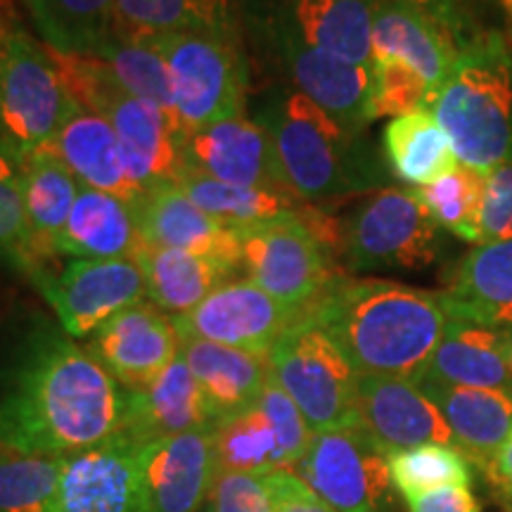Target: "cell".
I'll return each mask as SVG.
<instances>
[{
    "label": "cell",
    "mask_w": 512,
    "mask_h": 512,
    "mask_svg": "<svg viewBox=\"0 0 512 512\" xmlns=\"http://www.w3.org/2000/svg\"><path fill=\"white\" fill-rule=\"evenodd\" d=\"M128 389L62 328L36 325L0 368V446L69 456L124 427Z\"/></svg>",
    "instance_id": "6da1fadb"
},
{
    "label": "cell",
    "mask_w": 512,
    "mask_h": 512,
    "mask_svg": "<svg viewBox=\"0 0 512 512\" xmlns=\"http://www.w3.org/2000/svg\"><path fill=\"white\" fill-rule=\"evenodd\" d=\"M309 316L361 377L415 382L451 323L441 292L392 280H335Z\"/></svg>",
    "instance_id": "7a4b0ae2"
},
{
    "label": "cell",
    "mask_w": 512,
    "mask_h": 512,
    "mask_svg": "<svg viewBox=\"0 0 512 512\" xmlns=\"http://www.w3.org/2000/svg\"><path fill=\"white\" fill-rule=\"evenodd\" d=\"M456 159L486 176L512 157V55L491 31L460 46L451 76L427 107Z\"/></svg>",
    "instance_id": "3957f363"
},
{
    "label": "cell",
    "mask_w": 512,
    "mask_h": 512,
    "mask_svg": "<svg viewBox=\"0 0 512 512\" xmlns=\"http://www.w3.org/2000/svg\"><path fill=\"white\" fill-rule=\"evenodd\" d=\"M285 188L297 200L316 202L375 185L373 162L351 133L299 91L275 102L266 119Z\"/></svg>",
    "instance_id": "277c9868"
},
{
    "label": "cell",
    "mask_w": 512,
    "mask_h": 512,
    "mask_svg": "<svg viewBox=\"0 0 512 512\" xmlns=\"http://www.w3.org/2000/svg\"><path fill=\"white\" fill-rule=\"evenodd\" d=\"M79 110L50 48L19 24L0 29V152L34 155Z\"/></svg>",
    "instance_id": "5b68a950"
},
{
    "label": "cell",
    "mask_w": 512,
    "mask_h": 512,
    "mask_svg": "<svg viewBox=\"0 0 512 512\" xmlns=\"http://www.w3.org/2000/svg\"><path fill=\"white\" fill-rule=\"evenodd\" d=\"M235 235L242 273L280 304L309 313L335 285L328 256L330 219L318 211L302 207Z\"/></svg>",
    "instance_id": "8992f818"
},
{
    "label": "cell",
    "mask_w": 512,
    "mask_h": 512,
    "mask_svg": "<svg viewBox=\"0 0 512 512\" xmlns=\"http://www.w3.org/2000/svg\"><path fill=\"white\" fill-rule=\"evenodd\" d=\"M138 41L164 57L174 81V112L188 133L245 114L247 64L240 34L174 31Z\"/></svg>",
    "instance_id": "52a82bcc"
},
{
    "label": "cell",
    "mask_w": 512,
    "mask_h": 512,
    "mask_svg": "<svg viewBox=\"0 0 512 512\" xmlns=\"http://www.w3.org/2000/svg\"><path fill=\"white\" fill-rule=\"evenodd\" d=\"M268 366L273 380L297 403L313 434L356 422L361 375L309 313L273 344Z\"/></svg>",
    "instance_id": "ba28073f"
},
{
    "label": "cell",
    "mask_w": 512,
    "mask_h": 512,
    "mask_svg": "<svg viewBox=\"0 0 512 512\" xmlns=\"http://www.w3.org/2000/svg\"><path fill=\"white\" fill-rule=\"evenodd\" d=\"M441 228L415 190L389 188L361 204L347 223L344 249L356 271H420L439 259Z\"/></svg>",
    "instance_id": "9c48e42d"
},
{
    "label": "cell",
    "mask_w": 512,
    "mask_h": 512,
    "mask_svg": "<svg viewBox=\"0 0 512 512\" xmlns=\"http://www.w3.org/2000/svg\"><path fill=\"white\" fill-rule=\"evenodd\" d=\"M292 472L337 512H384L394 491L387 451L358 422L313 434Z\"/></svg>",
    "instance_id": "30bf717a"
},
{
    "label": "cell",
    "mask_w": 512,
    "mask_h": 512,
    "mask_svg": "<svg viewBox=\"0 0 512 512\" xmlns=\"http://www.w3.org/2000/svg\"><path fill=\"white\" fill-rule=\"evenodd\" d=\"M38 290L72 339L91 337L107 320L143 302L145 278L133 259H72L60 271L34 275Z\"/></svg>",
    "instance_id": "8fae6325"
},
{
    "label": "cell",
    "mask_w": 512,
    "mask_h": 512,
    "mask_svg": "<svg viewBox=\"0 0 512 512\" xmlns=\"http://www.w3.org/2000/svg\"><path fill=\"white\" fill-rule=\"evenodd\" d=\"M306 313L280 304L247 278L228 280L190 311L174 316L178 339H202L252 354H264Z\"/></svg>",
    "instance_id": "7c38bea8"
},
{
    "label": "cell",
    "mask_w": 512,
    "mask_h": 512,
    "mask_svg": "<svg viewBox=\"0 0 512 512\" xmlns=\"http://www.w3.org/2000/svg\"><path fill=\"white\" fill-rule=\"evenodd\" d=\"M143 446L117 432L62 456L55 512H147Z\"/></svg>",
    "instance_id": "4fadbf2b"
},
{
    "label": "cell",
    "mask_w": 512,
    "mask_h": 512,
    "mask_svg": "<svg viewBox=\"0 0 512 512\" xmlns=\"http://www.w3.org/2000/svg\"><path fill=\"white\" fill-rule=\"evenodd\" d=\"M86 349L121 387L138 392L176 361L181 339L169 313L152 302H138L93 332Z\"/></svg>",
    "instance_id": "5bb4252c"
},
{
    "label": "cell",
    "mask_w": 512,
    "mask_h": 512,
    "mask_svg": "<svg viewBox=\"0 0 512 512\" xmlns=\"http://www.w3.org/2000/svg\"><path fill=\"white\" fill-rule=\"evenodd\" d=\"M275 50L297 91L330 114L339 126L361 133L368 124V100L373 88V64H351L323 50L306 46L285 31L266 27Z\"/></svg>",
    "instance_id": "9a60e30c"
},
{
    "label": "cell",
    "mask_w": 512,
    "mask_h": 512,
    "mask_svg": "<svg viewBox=\"0 0 512 512\" xmlns=\"http://www.w3.org/2000/svg\"><path fill=\"white\" fill-rule=\"evenodd\" d=\"M185 169L223 183L290 192L266 126L245 114L190 131L185 138Z\"/></svg>",
    "instance_id": "2e32d148"
},
{
    "label": "cell",
    "mask_w": 512,
    "mask_h": 512,
    "mask_svg": "<svg viewBox=\"0 0 512 512\" xmlns=\"http://www.w3.org/2000/svg\"><path fill=\"white\" fill-rule=\"evenodd\" d=\"M356 422L387 453L422 444L456 446L437 403L418 382L403 377H361Z\"/></svg>",
    "instance_id": "e0dca14e"
},
{
    "label": "cell",
    "mask_w": 512,
    "mask_h": 512,
    "mask_svg": "<svg viewBox=\"0 0 512 512\" xmlns=\"http://www.w3.org/2000/svg\"><path fill=\"white\" fill-rule=\"evenodd\" d=\"M216 453L211 430L166 437L143 446L147 512H200L214 486Z\"/></svg>",
    "instance_id": "ac0fdd59"
},
{
    "label": "cell",
    "mask_w": 512,
    "mask_h": 512,
    "mask_svg": "<svg viewBox=\"0 0 512 512\" xmlns=\"http://www.w3.org/2000/svg\"><path fill=\"white\" fill-rule=\"evenodd\" d=\"M131 204L140 242L207 256L242 271L238 235L204 214L178 185L140 192Z\"/></svg>",
    "instance_id": "d6986e66"
},
{
    "label": "cell",
    "mask_w": 512,
    "mask_h": 512,
    "mask_svg": "<svg viewBox=\"0 0 512 512\" xmlns=\"http://www.w3.org/2000/svg\"><path fill=\"white\" fill-rule=\"evenodd\" d=\"M456 36V31L413 5L373 0V60L406 64L432 88V98L458 62Z\"/></svg>",
    "instance_id": "ffe728a7"
},
{
    "label": "cell",
    "mask_w": 512,
    "mask_h": 512,
    "mask_svg": "<svg viewBox=\"0 0 512 512\" xmlns=\"http://www.w3.org/2000/svg\"><path fill=\"white\" fill-rule=\"evenodd\" d=\"M266 27L351 64H373V0H275Z\"/></svg>",
    "instance_id": "44dd1931"
},
{
    "label": "cell",
    "mask_w": 512,
    "mask_h": 512,
    "mask_svg": "<svg viewBox=\"0 0 512 512\" xmlns=\"http://www.w3.org/2000/svg\"><path fill=\"white\" fill-rule=\"evenodd\" d=\"M214 427L216 422L211 418L200 384L178 351L176 361L155 382L138 392H128L126 420L119 432L138 444H152L176 434Z\"/></svg>",
    "instance_id": "7402d4cb"
},
{
    "label": "cell",
    "mask_w": 512,
    "mask_h": 512,
    "mask_svg": "<svg viewBox=\"0 0 512 512\" xmlns=\"http://www.w3.org/2000/svg\"><path fill=\"white\" fill-rule=\"evenodd\" d=\"M448 318L484 328H512V240L477 245L441 290Z\"/></svg>",
    "instance_id": "603a6c76"
},
{
    "label": "cell",
    "mask_w": 512,
    "mask_h": 512,
    "mask_svg": "<svg viewBox=\"0 0 512 512\" xmlns=\"http://www.w3.org/2000/svg\"><path fill=\"white\" fill-rule=\"evenodd\" d=\"M444 415L453 441L467 460L486 470L512 432V389H475L418 380Z\"/></svg>",
    "instance_id": "cb8c5ba5"
},
{
    "label": "cell",
    "mask_w": 512,
    "mask_h": 512,
    "mask_svg": "<svg viewBox=\"0 0 512 512\" xmlns=\"http://www.w3.org/2000/svg\"><path fill=\"white\" fill-rule=\"evenodd\" d=\"M181 356L200 384L216 425L252 408L271 380V366L264 354L202 339H181Z\"/></svg>",
    "instance_id": "d4e9b609"
},
{
    "label": "cell",
    "mask_w": 512,
    "mask_h": 512,
    "mask_svg": "<svg viewBox=\"0 0 512 512\" xmlns=\"http://www.w3.org/2000/svg\"><path fill=\"white\" fill-rule=\"evenodd\" d=\"M43 152L60 159L86 188L110 192L128 202L138 197L121 164L117 133L100 114L79 110L43 147Z\"/></svg>",
    "instance_id": "484cf974"
},
{
    "label": "cell",
    "mask_w": 512,
    "mask_h": 512,
    "mask_svg": "<svg viewBox=\"0 0 512 512\" xmlns=\"http://www.w3.org/2000/svg\"><path fill=\"white\" fill-rule=\"evenodd\" d=\"M145 278L147 302L169 313L181 316L209 297L216 287L235 280L238 271L216 259L181 252L171 247H155L140 242L131 256Z\"/></svg>",
    "instance_id": "4316f807"
},
{
    "label": "cell",
    "mask_w": 512,
    "mask_h": 512,
    "mask_svg": "<svg viewBox=\"0 0 512 512\" xmlns=\"http://www.w3.org/2000/svg\"><path fill=\"white\" fill-rule=\"evenodd\" d=\"M19 188L31 245L41 266L48 268L83 185L60 159L41 150L19 159Z\"/></svg>",
    "instance_id": "83f0119b"
},
{
    "label": "cell",
    "mask_w": 512,
    "mask_h": 512,
    "mask_svg": "<svg viewBox=\"0 0 512 512\" xmlns=\"http://www.w3.org/2000/svg\"><path fill=\"white\" fill-rule=\"evenodd\" d=\"M138 245L133 204L83 185L55 252L72 259H131Z\"/></svg>",
    "instance_id": "f1b7e54d"
},
{
    "label": "cell",
    "mask_w": 512,
    "mask_h": 512,
    "mask_svg": "<svg viewBox=\"0 0 512 512\" xmlns=\"http://www.w3.org/2000/svg\"><path fill=\"white\" fill-rule=\"evenodd\" d=\"M420 380L475 389H512L501 330L451 318Z\"/></svg>",
    "instance_id": "f546056e"
},
{
    "label": "cell",
    "mask_w": 512,
    "mask_h": 512,
    "mask_svg": "<svg viewBox=\"0 0 512 512\" xmlns=\"http://www.w3.org/2000/svg\"><path fill=\"white\" fill-rule=\"evenodd\" d=\"M384 159L396 181L422 188L456 166V152L430 110L396 117L382 133Z\"/></svg>",
    "instance_id": "4dcf8cb0"
},
{
    "label": "cell",
    "mask_w": 512,
    "mask_h": 512,
    "mask_svg": "<svg viewBox=\"0 0 512 512\" xmlns=\"http://www.w3.org/2000/svg\"><path fill=\"white\" fill-rule=\"evenodd\" d=\"M238 0H117L114 36L152 38L174 31L238 34Z\"/></svg>",
    "instance_id": "1f68e13d"
},
{
    "label": "cell",
    "mask_w": 512,
    "mask_h": 512,
    "mask_svg": "<svg viewBox=\"0 0 512 512\" xmlns=\"http://www.w3.org/2000/svg\"><path fill=\"white\" fill-rule=\"evenodd\" d=\"M176 185L204 214L233 233L302 209V200L290 192L223 183L195 169H185Z\"/></svg>",
    "instance_id": "d6a6232c"
},
{
    "label": "cell",
    "mask_w": 512,
    "mask_h": 512,
    "mask_svg": "<svg viewBox=\"0 0 512 512\" xmlns=\"http://www.w3.org/2000/svg\"><path fill=\"white\" fill-rule=\"evenodd\" d=\"M50 50L93 55L114 36L117 0H22Z\"/></svg>",
    "instance_id": "836d02e7"
},
{
    "label": "cell",
    "mask_w": 512,
    "mask_h": 512,
    "mask_svg": "<svg viewBox=\"0 0 512 512\" xmlns=\"http://www.w3.org/2000/svg\"><path fill=\"white\" fill-rule=\"evenodd\" d=\"M219 472H247L268 477L292 472V463L271 418L259 403L211 430Z\"/></svg>",
    "instance_id": "e575fe53"
},
{
    "label": "cell",
    "mask_w": 512,
    "mask_h": 512,
    "mask_svg": "<svg viewBox=\"0 0 512 512\" xmlns=\"http://www.w3.org/2000/svg\"><path fill=\"white\" fill-rule=\"evenodd\" d=\"M413 190L441 230H448L470 245H482L479 214H482L484 176L479 171L456 164L437 181Z\"/></svg>",
    "instance_id": "d590c367"
},
{
    "label": "cell",
    "mask_w": 512,
    "mask_h": 512,
    "mask_svg": "<svg viewBox=\"0 0 512 512\" xmlns=\"http://www.w3.org/2000/svg\"><path fill=\"white\" fill-rule=\"evenodd\" d=\"M394 491L411 498L446 486H472V463L460 448L448 444H422L387 453Z\"/></svg>",
    "instance_id": "8d00e7d4"
},
{
    "label": "cell",
    "mask_w": 512,
    "mask_h": 512,
    "mask_svg": "<svg viewBox=\"0 0 512 512\" xmlns=\"http://www.w3.org/2000/svg\"><path fill=\"white\" fill-rule=\"evenodd\" d=\"M62 456L0 446V512H55Z\"/></svg>",
    "instance_id": "74e56055"
},
{
    "label": "cell",
    "mask_w": 512,
    "mask_h": 512,
    "mask_svg": "<svg viewBox=\"0 0 512 512\" xmlns=\"http://www.w3.org/2000/svg\"><path fill=\"white\" fill-rule=\"evenodd\" d=\"M93 57H100L107 64L114 81L126 93L174 110V81L169 67L150 43L112 36L95 50Z\"/></svg>",
    "instance_id": "f35d334b"
},
{
    "label": "cell",
    "mask_w": 512,
    "mask_h": 512,
    "mask_svg": "<svg viewBox=\"0 0 512 512\" xmlns=\"http://www.w3.org/2000/svg\"><path fill=\"white\" fill-rule=\"evenodd\" d=\"M0 261L29 273V278L43 271L31 245L27 216H24L19 159L5 152H0Z\"/></svg>",
    "instance_id": "ab89813d"
},
{
    "label": "cell",
    "mask_w": 512,
    "mask_h": 512,
    "mask_svg": "<svg viewBox=\"0 0 512 512\" xmlns=\"http://www.w3.org/2000/svg\"><path fill=\"white\" fill-rule=\"evenodd\" d=\"M432 88L413 69L396 60H373V88L368 100V121L406 117L427 110Z\"/></svg>",
    "instance_id": "60d3db41"
},
{
    "label": "cell",
    "mask_w": 512,
    "mask_h": 512,
    "mask_svg": "<svg viewBox=\"0 0 512 512\" xmlns=\"http://www.w3.org/2000/svg\"><path fill=\"white\" fill-rule=\"evenodd\" d=\"M209 512H273L268 477L247 472H216L207 505Z\"/></svg>",
    "instance_id": "b9f144b4"
},
{
    "label": "cell",
    "mask_w": 512,
    "mask_h": 512,
    "mask_svg": "<svg viewBox=\"0 0 512 512\" xmlns=\"http://www.w3.org/2000/svg\"><path fill=\"white\" fill-rule=\"evenodd\" d=\"M479 230L482 245L512 240V157L484 176Z\"/></svg>",
    "instance_id": "7bdbcfd3"
},
{
    "label": "cell",
    "mask_w": 512,
    "mask_h": 512,
    "mask_svg": "<svg viewBox=\"0 0 512 512\" xmlns=\"http://www.w3.org/2000/svg\"><path fill=\"white\" fill-rule=\"evenodd\" d=\"M268 489H271L273 498V512H337L294 472L268 475Z\"/></svg>",
    "instance_id": "ee69618b"
},
{
    "label": "cell",
    "mask_w": 512,
    "mask_h": 512,
    "mask_svg": "<svg viewBox=\"0 0 512 512\" xmlns=\"http://www.w3.org/2000/svg\"><path fill=\"white\" fill-rule=\"evenodd\" d=\"M406 501L408 512H482V503L472 486H446V489L427 491Z\"/></svg>",
    "instance_id": "f6af8a7d"
},
{
    "label": "cell",
    "mask_w": 512,
    "mask_h": 512,
    "mask_svg": "<svg viewBox=\"0 0 512 512\" xmlns=\"http://www.w3.org/2000/svg\"><path fill=\"white\" fill-rule=\"evenodd\" d=\"M489 484L494 486V494L498 501L503 498H512V432L510 437L503 441V446L498 448L496 458L491 460V465L484 470Z\"/></svg>",
    "instance_id": "bcb514c9"
},
{
    "label": "cell",
    "mask_w": 512,
    "mask_h": 512,
    "mask_svg": "<svg viewBox=\"0 0 512 512\" xmlns=\"http://www.w3.org/2000/svg\"><path fill=\"white\" fill-rule=\"evenodd\" d=\"M394 3H406L413 5L427 15H432L437 22L446 24L448 29H453L458 34L460 22H463V12H460L458 0H394Z\"/></svg>",
    "instance_id": "7dc6e473"
},
{
    "label": "cell",
    "mask_w": 512,
    "mask_h": 512,
    "mask_svg": "<svg viewBox=\"0 0 512 512\" xmlns=\"http://www.w3.org/2000/svg\"><path fill=\"white\" fill-rule=\"evenodd\" d=\"M10 24H17L15 3L12 0H0V29L10 27Z\"/></svg>",
    "instance_id": "c3c4849f"
},
{
    "label": "cell",
    "mask_w": 512,
    "mask_h": 512,
    "mask_svg": "<svg viewBox=\"0 0 512 512\" xmlns=\"http://www.w3.org/2000/svg\"><path fill=\"white\" fill-rule=\"evenodd\" d=\"M498 503H501L503 512H512V498H503V501H498Z\"/></svg>",
    "instance_id": "681fc988"
},
{
    "label": "cell",
    "mask_w": 512,
    "mask_h": 512,
    "mask_svg": "<svg viewBox=\"0 0 512 512\" xmlns=\"http://www.w3.org/2000/svg\"><path fill=\"white\" fill-rule=\"evenodd\" d=\"M498 3H501V5H503V8H505V10H508V15L512 17V0H498ZM458 5H460V0H458Z\"/></svg>",
    "instance_id": "f907efd6"
},
{
    "label": "cell",
    "mask_w": 512,
    "mask_h": 512,
    "mask_svg": "<svg viewBox=\"0 0 512 512\" xmlns=\"http://www.w3.org/2000/svg\"><path fill=\"white\" fill-rule=\"evenodd\" d=\"M200 512H209V510H207V508H204V510H200Z\"/></svg>",
    "instance_id": "816d5d0a"
}]
</instances>
